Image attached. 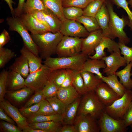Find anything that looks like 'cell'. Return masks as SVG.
Listing matches in <instances>:
<instances>
[{"instance_id": "9a60e30c", "label": "cell", "mask_w": 132, "mask_h": 132, "mask_svg": "<svg viewBox=\"0 0 132 132\" xmlns=\"http://www.w3.org/2000/svg\"><path fill=\"white\" fill-rule=\"evenodd\" d=\"M105 49H107V51L110 53L113 52L120 53L118 43L109 38L104 37L96 48L95 54L92 56H89V58L92 59H102L106 56V53L104 51Z\"/></svg>"}, {"instance_id": "83f0119b", "label": "cell", "mask_w": 132, "mask_h": 132, "mask_svg": "<svg viewBox=\"0 0 132 132\" xmlns=\"http://www.w3.org/2000/svg\"><path fill=\"white\" fill-rule=\"evenodd\" d=\"M81 73L87 92L94 91L98 86L103 82L101 79L91 72L81 71Z\"/></svg>"}, {"instance_id": "681fc988", "label": "cell", "mask_w": 132, "mask_h": 132, "mask_svg": "<svg viewBox=\"0 0 132 132\" xmlns=\"http://www.w3.org/2000/svg\"><path fill=\"white\" fill-rule=\"evenodd\" d=\"M0 132H22V131L15 125L4 121L0 122Z\"/></svg>"}, {"instance_id": "f1b7e54d", "label": "cell", "mask_w": 132, "mask_h": 132, "mask_svg": "<svg viewBox=\"0 0 132 132\" xmlns=\"http://www.w3.org/2000/svg\"><path fill=\"white\" fill-rule=\"evenodd\" d=\"M43 12L49 26L50 32L53 33L59 32L62 22L49 9L46 8Z\"/></svg>"}, {"instance_id": "484cf974", "label": "cell", "mask_w": 132, "mask_h": 132, "mask_svg": "<svg viewBox=\"0 0 132 132\" xmlns=\"http://www.w3.org/2000/svg\"><path fill=\"white\" fill-rule=\"evenodd\" d=\"M132 67V61L127 65L123 69L116 72L115 74L119 78L120 82L127 90L132 88V79L131 78Z\"/></svg>"}, {"instance_id": "d6986e66", "label": "cell", "mask_w": 132, "mask_h": 132, "mask_svg": "<svg viewBox=\"0 0 132 132\" xmlns=\"http://www.w3.org/2000/svg\"><path fill=\"white\" fill-rule=\"evenodd\" d=\"M95 18L102 31L104 37L111 39L109 27V15L105 1Z\"/></svg>"}, {"instance_id": "5b68a950", "label": "cell", "mask_w": 132, "mask_h": 132, "mask_svg": "<svg viewBox=\"0 0 132 132\" xmlns=\"http://www.w3.org/2000/svg\"><path fill=\"white\" fill-rule=\"evenodd\" d=\"M6 21L10 31L17 32L22 39L24 46L37 56L40 57L38 48L20 17H8Z\"/></svg>"}, {"instance_id": "e0dca14e", "label": "cell", "mask_w": 132, "mask_h": 132, "mask_svg": "<svg viewBox=\"0 0 132 132\" xmlns=\"http://www.w3.org/2000/svg\"><path fill=\"white\" fill-rule=\"evenodd\" d=\"M94 91L100 101L105 106L111 105L121 97L103 82L98 86Z\"/></svg>"}, {"instance_id": "8fae6325", "label": "cell", "mask_w": 132, "mask_h": 132, "mask_svg": "<svg viewBox=\"0 0 132 132\" xmlns=\"http://www.w3.org/2000/svg\"><path fill=\"white\" fill-rule=\"evenodd\" d=\"M73 125L77 132H99L100 129L95 118L89 114H80L76 117Z\"/></svg>"}, {"instance_id": "44dd1931", "label": "cell", "mask_w": 132, "mask_h": 132, "mask_svg": "<svg viewBox=\"0 0 132 132\" xmlns=\"http://www.w3.org/2000/svg\"><path fill=\"white\" fill-rule=\"evenodd\" d=\"M56 96L67 107L79 98V94L72 85L59 88Z\"/></svg>"}, {"instance_id": "ee69618b", "label": "cell", "mask_w": 132, "mask_h": 132, "mask_svg": "<svg viewBox=\"0 0 132 132\" xmlns=\"http://www.w3.org/2000/svg\"><path fill=\"white\" fill-rule=\"evenodd\" d=\"M8 73L7 69H4L0 74V101L4 99L7 92L6 86Z\"/></svg>"}, {"instance_id": "8992f818", "label": "cell", "mask_w": 132, "mask_h": 132, "mask_svg": "<svg viewBox=\"0 0 132 132\" xmlns=\"http://www.w3.org/2000/svg\"><path fill=\"white\" fill-rule=\"evenodd\" d=\"M132 91L127 89L124 94L111 105L105 106L104 109L108 114L116 119H122L132 104Z\"/></svg>"}, {"instance_id": "7a4b0ae2", "label": "cell", "mask_w": 132, "mask_h": 132, "mask_svg": "<svg viewBox=\"0 0 132 132\" xmlns=\"http://www.w3.org/2000/svg\"><path fill=\"white\" fill-rule=\"evenodd\" d=\"M88 55L81 53L76 55L67 57L54 58L50 57L43 62L52 70L61 69H70L81 71Z\"/></svg>"}, {"instance_id": "ac0fdd59", "label": "cell", "mask_w": 132, "mask_h": 132, "mask_svg": "<svg viewBox=\"0 0 132 132\" xmlns=\"http://www.w3.org/2000/svg\"><path fill=\"white\" fill-rule=\"evenodd\" d=\"M20 17L31 34H42L50 32L49 29L30 14L23 13Z\"/></svg>"}, {"instance_id": "b9f144b4", "label": "cell", "mask_w": 132, "mask_h": 132, "mask_svg": "<svg viewBox=\"0 0 132 132\" xmlns=\"http://www.w3.org/2000/svg\"><path fill=\"white\" fill-rule=\"evenodd\" d=\"M55 114L57 113L54 111L48 101L45 99L41 102L39 109L34 115H47Z\"/></svg>"}, {"instance_id": "be15d7a7", "label": "cell", "mask_w": 132, "mask_h": 132, "mask_svg": "<svg viewBox=\"0 0 132 132\" xmlns=\"http://www.w3.org/2000/svg\"><path fill=\"white\" fill-rule=\"evenodd\" d=\"M130 126H131L132 130V124L130 125Z\"/></svg>"}, {"instance_id": "ab89813d", "label": "cell", "mask_w": 132, "mask_h": 132, "mask_svg": "<svg viewBox=\"0 0 132 132\" xmlns=\"http://www.w3.org/2000/svg\"><path fill=\"white\" fill-rule=\"evenodd\" d=\"M15 55V52L10 49L3 47L0 48V68L4 67Z\"/></svg>"}, {"instance_id": "ffe728a7", "label": "cell", "mask_w": 132, "mask_h": 132, "mask_svg": "<svg viewBox=\"0 0 132 132\" xmlns=\"http://www.w3.org/2000/svg\"><path fill=\"white\" fill-rule=\"evenodd\" d=\"M25 87V79L19 73L9 70L7 79V91L18 90Z\"/></svg>"}, {"instance_id": "7c38bea8", "label": "cell", "mask_w": 132, "mask_h": 132, "mask_svg": "<svg viewBox=\"0 0 132 132\" xmlns=\"http://www.w3.org/2000/svg\"><path fill=\"white\" fill-rule=\"evenodd\" d=\"M102 59L104 61L106 65L103 73L107 76L115 74L120 68L127 65L124 57L119 52H113L109 55L106 56Z\"/></svg>"}, {"instance_id": "680465c9", "label": "cell", "mask_w": 132, "mask_h": 132, "mask_svg": "<svg viewBox=\"0 0 132 132\" xmlns=\"http://www.w3.org/2000/svg\"><path fill=\"white\" fill-rule=\"evenodd\" d=\"M22 132H46L45 131L32 128L29 125L22 130Z\"/></svg>"}, {"instance_id": "f546056e", "label": "cell", "mask_w": 132, "mask_h": 132, "mask_svg": "<svg viewBox=\"0 0 132 132\" xmlns=\"http://www.w3.org/2000/svg\"><path fill=\"white\" fill-rule=\"evenodd\" d=\"M45 7L52 11L62 22L65 21L62 0H41Z\"/></svg>"}, {"instance_id": "11a10c76", "label": "cell", "mask_w": 132, "mask_h": 132, "mask_svg": "<svg viewBox=\"0 0 132 132\" xmlns=\"http://www.w3.org/2000/svg\"><path fill=\"white\" fill-rule=\"evenodd\" d=\"M25 0H19L18 6L14 10V16L15 17H20L23 12Z\"/></svg>"}, {"instance_id": "2e32d148", "label": "cell", "mask_w": 132, "mask_h": 132, "mask_svg": "<svg viewBox=\"0 0 132 132\" xmlns=\"http://www.w3.org/2000/svg\"><path fill=\"white\" fill-rule=\"evenodd\" d=\"M34 92L30 88L25 87L18 90L7 91L4 97L16 107L22 105Z\"/></svg>"}, {"instance_id": "4316f807", "label": "cell", "mask_w": 132, "mask_h": 132, "mask_svg": "<svg viewBox=\"0 0 132 132\" xmlns=\"http://www.w3.org/2000/svg\"><path fill=\"white\" fill-rule=\"evenodd\" d=\"M117 77L115 74L106 76H103L101 79L121 97L124 94L127 89L119 81Z\"/></svg>"}, {"instance_id": "7402d4cb", "label": "cell", "mask_w": 132, "mask_h": 132, "mask_svg": "<svg viewBox=\"0 0 132 132\" xmlns=\"http://www.w3.org/2000/svg\"><path fill=\"white\" fill-rule=\"evenodd\" d=\"M106 66L104 61L102 59H92L88 58L85 62L81 71L95 74L99 78L101 79L103 76L100 69L105 68Z\"/></svg>"}, {"instance_id": "91938a15", "label": "cell", "mask_w": 132, "mask_h": 132, "mask_svg": "<svg viewBox=\"0 0 132 132\" xmlns=\"http://www.w3.org/2000/svg\"><path fill=\"white\" fill-rule=\"evenodd\" d=\"M6 2L9 7L12 16H14V10L13 8L12 4H15V3L12 0H4Z\"/></svg>"}, {"instance_id": "bcb514c9", "label": "cell", "mask_w": 132, "mask_h": 132, "mask_svg": "<svg viewBox=\"0 0 132 132\" xmlns=\"http://www.w3.org/2000/svg\"><path fill=\"white\" fill-rule=\"evenodd\" d=\"M45 99L42 90L35 92L34 94L26 102L23 107H27L31 106L40 102Z\"/></svg>"}, {"instance_id": "60d3db41", "label": "cell", "mask_w": 132, "mask_h": 132, "mask_svg": "<svg viewBox=\"0 0 132 132\" xmlns=\"http://www.w3.org/2000/svg\"><path fill=\"white\" fill-rule=\"evenodd\" d=\"M59 88L52 81L50 80L42 90L46 99L56 96Z\"/></svg>"}, {"instance_id": "ba28073f", "label": "cell", "mask_w": 132, "mask_h": 132, "mask_svg": "<svg viewBox=\"0 0 132 132\" xmlns=\"http://www.w3.org/2000/svg\"><path fill=\"white\" fill-rule=\"evenodd\" d=\"M52 70L43 64L36 71L29 73L25 79V85L34 92L42 89L47 83L50 80Z\"/></svg>"}, {"instance_id": "4dcf8cb0", "label": "cell", "mask_w": 132, "mask_h": 132, "mask_svg": "<svg viewBox=\"0 0 132 132\" xmlns=\"http://www.w3.org/2000/svg\"><path fill=\"white\" fill-rule=\"evenodd\" d=\"M29 126L32 128L46 132H59L61 127L60 122L53 121L29 123Z\"/></svg>"}, {"instance_id": "603a6c76", "label": "cell", "mask_w": 132, "mask_h": 132, "mask_svg": "<svg viewBox=\"0 0 132 132\" xmlns=\"http://www.w3.org/2000/svg\"><path fill=\"white\" fill-rule=\"evenodd\" d=\"M9 70L13 71L20 74L25 79L30 73L29 65L26 57L21 54L16 58L13 63L9 67Z\"/></svg>"}, {"instance_id": "1f68e13d", "label": "cell", "mask_w": 132, "mask_h": 132, "mask_svg": "<svg viewBox=\"0 0 132 132\" xmlns=\"http://www.w3.org/2000/svg\"><path fill=\"white\" fill-rule=\"evenodd\" d=\"M26 119L29 124L50 121L62 122L63 115L57 113L47 115H34Z\"/></svg>"}, {"instance_id": "f6af8a7d", "label": "cell", "mask_w": 132, "mask_h": 132, "mask_svg": "<svg viewBox=\"0 0 132 132\" xmlns=\"http://www.w3.org/2000/svg\"><path fill=\"white\" fill-rule=\"evenodd\" d=\"M40 103L28 107H22L18 109L19 110L21 114L27 119L36 113L39 109Z\"/></svg>"}, {"instance_id": "6f0895ef", "label": "cell", "mask_w": 132, "mask_h": 132, "mask_svg": "<svg viewBox=\"0 0 132 132\" xmlns=\"http://www.w3.org/2000/svg\"><path fill=\"white\" fill-rule=\"evenodd\" d=\"M59 132H77L75 126L73 125H65L61 127Z\"/></svg>"}, {"instance_id": "7bdbcfd3", "label": "cell", "mask_w": 132, "mask_h": 132, "mask_svg": "<svg viewBox=\"0 0 132 132\" xmlns=\"http://www.w3.org/2000/svg\"><path fill=\"white\" fill-rule=\"evenodd\" d=\"M92 0H62L63 7H75L84 9Z\"/></svg>"}, {"instance_id": "6da1fadb", "label": "cell", "mask_w": 132, "mask_h": 132, "mask_svg": "<svg viewBox=\"0 0 132 132\" xmlns=\"http://www.w3.org/2000/svg\"><path fill=\"white\" fill-rule=\"evenodd\" d=\"M31 35L38 48L40 57L44 60L56 54L57 46L63 36L60 32L55 33L48 32Z\"/></svg>"}, {"instance_id": "9f6ffc18", "label": "cell", "mask_w": 132, "mask_h": 132, "mask_svg": "<svg viewBox=\"0 0 132 132\" xmlns=\"http://www.w3.org/2000/svg\"><path fill=\"white\" fill-rule=\"evenodd\" d=\"M0 119L14 125L16 124L15 122L8 116L5 110L1 108H0Z\"/></svg>"}, {"instance_id": "816d5d0a", "label": "cell", "mask_w": 132, "mask_h": 132, "mask_svg": "<svg viewBox=\"0 0 132 132\" xmlns=\"http://www.w3.org/2000/svg\"><path fill=\"white\" fill-rule=\"evenodd\" d=\"M73 79L72 69H67V72L66 77L60 87L66 88L72 85Z\"/></svg>"}, {"instance_id": "4fadbf2b", "label": "cell", "mask_w": 132, "mask_h": 132, "mask_svg": "<svg viewBox=\"0 0 132 132\" xmlns=\"http://www.w3.org/2000/svg\"><path fill=\"white\" fill-rule=\"evenodd\" d=\"M0 107L15 122L17 126L22 131L29 125L26 119L21 114L19 109L7 99H4L0 101Z\"/></svg>"}, {"instance_id": "e7e4bbea", "label": "cell", "mask_w": 132, "mask_h": 132, "mask_svg": "<svg viewBox=\"0 0 132 132\" xmlns=\"http://www.w3.org/2000/svg\"><path fill=\"white\" fill-rule=\"evenodd\" d=\"M131 73L132 75V71H131Z\"/></svg>"}, {"instance_id": "e575fe53", "label": "cell", "mask_w": 132, "mask_h": 132, "mask_svg": "<svg viewBox=\"0 0 132 132\" xmlns=\"http://www.w3.org/2000/svg\"><path fill=\"white\" fill-rule=\"evenodd\" d=\"M104 2L99 0L92 1L83 10V15L95 17Z\"/></svg>"}, {"instance_id": "3957f363", "label": "cell", "mask_w": 132, "mask_h": 132, "mask_svg": "<svg viewBox=\"0 0 132 132\" xmlns=\"http://www.w3.org/2000/svg\"><path fill=\"white\" fill-rule=\"evenodd\" d=\"M106 3L110 16L109 27L111 39L113 40L117 37L119 42L126 45L129 43L130 39L123 29L126 25L129 24L128 18L127 19L120 18L114 12L111 4L107 1Z\"/></svg>"}, {"instance_id": "cb8c5ba5", "label": "cell", "mask_w": 132, "mask_h": 132, "mask_svg": "<svg viewBox=\"0 0 132 132\" xmlns=\"http://www.w3.org/2000/svg\"><path fill=\"white\" fill-rule=\"evenodd\" d=\"M21 54L27 58L29 65L30 73H33L40 69L43 65L42 59L37 56L24 46L20 50Z\"/></svg>"}, {"instance_id": "94428289", "label": "cell", "mask_w": 132, "mask_h": 132, "mask_svg": "<svg viewBox=\"0 0 132 132\" xmlns=\"http://www.w3.org/2000/svg\"><path fill=\"white\" fill-rule=\"evenodd\" d=\"M127 2L130 5L131 8H132V0H129L127 1Z\"/></svg>"}, {"instance_id": "5bb4252c", "label": "cell", "mask_w": 132, "mask_h": 132, "mask_svg": "<svg viewBox=\"0 0 132 132\" xmlns=\"http://www.w3.org/2000/svg\"><path fill=\"white\" fill-rule=\"evenodd\" d=\"M104 37L101 29L89 33L87 37L83 39L81 53L89 55L95 50Z\"/></svg>"}, {"instance_id": "f5cc1de1", "label": "cell", "mask_w": 132, "mask_h": 132, "mask_svg": "<svg viewBox=\"0 0 132 132\" xmlns=\"http://www.w3.org/2000/svg\"><path fill=\"white\" fill-rule=\"evenodd\" d=\"M122 119L126 127L132 124V104Z\"/></svg>"}, {"instance_id": "8d00e7d4", "label": "cell", "mask_w": 132, "mask_h": 132, "mask_svg": "<svg viewBox=\"0 0 132 132\" xmlns=\"http://www.w3.org/2000/svg\"><path fill=\"white\" fill-rule=\"evenodd\" d=\"M46 8L41 0H26L24 5L23 13L28 14L36 10L43 11Z\"/></svg>"}, {"instance_id": "c3c4849f", "label": "cell", "mask_w": 132, "mask_h": 132, "mask_svg": "<svg viewBox=\"0 0 132 132\" xmlns=\"http://www.w3.org/2000/svg\"><path fill=\"white\" fill-rule=\"evenodd\" d=\"M117 6L122 8L127 13L129 21V26L132 31V12L128 6V4L126 0H112Z\"/></svg>"}, {"instance_id": "277c9868", "label": "cell", "mask_w": 132, "mask_h": 132, "mask_svg": "<svg viewBox=\"0 0 132 132\" xmlns=\"http://www.w3.org/2000/svg\"><path fill=\"white\" fill-rule=\"evenodd\" d=\"M105 105L100 101L94 91L84 94L78 108V115L89 114L95 118L99 117Z\"/></svg>"}, {"instance_id": "836d02e7", "label": "cell", "mask_w": 132, "mask_h": 132, "mask_svg": "<svg viewBox=\"0 0 132 132\" xmlns=\"http://www.w3.org/2000/svg\"><path fill=\"white\" fill-rule=\"evenodd\" d=\"M76 21L83 24L89 33L101 29L94 17L82 15Z\"/></svg>"}, {"instance_id": "30bf717a", "label": "cell", "mask_w": 132, "mask_h": 132, "mask_svg": "<svg viewBox=\"0 0 132 132\" xmlns=\"http://www.w3.org/2000/svg\"><path fill=\"white\" fill-rule=\"evenodd\" d=\"M59 32L63 36L80 38L87 37L89 33L80 22L66 19L62 22Z\"/></svg>"}, {"instance_id": "6125c7cd", "label": "cell", "mask_w": 132, "mask_h": 132, "mask_svg": "<svg viewBox=\"0 0 132 132\" xmlns=\"http://www.w3.org/2000/svg\"><path fill=\"white\" fill-rule=\"evenodd\" d=\"M99 0L102 1H105V0Z\"/></svg>"}, {"instance_id": "9c48e42d", "label": "cell", "mask_w": 132, "mask_h": 132, "mask_svg": "<svg viewBox=\"0 0 132 132\" xmlns=\"http://www.w3.org/2000/svg\"><path fill=\"white\" fill-rule=\"evenodd\" d=\"M98 122L101 132H125L127 131L123 119H115L104 110L101 113Z\"/></svg>"}, {"instance_id": "db71d44e", "label": "cell", "mask_w": 132, "mask_h": 132, "mask_svg": "<svg viewBox=\"0 0 132 132\" xmlns=\"http://www.w3.org/2000/svg\"><path fill=\"white\" fill-rule=\"evenodd\" d=\"M10 38L8 32L4 29L0 35V48L3 46L10 40Z\"/></svg>"}, {"instance_id": "74e56055", "label": "cell", "mask_w": 132, "mask_h": 132, "mask_svg": "<svg viewBox=\"0 0 132 132\" xmlns=\"http://www.w3.org/2000/svg\"><path fill=\"white\" fill-rule=\"evenodd\" d=\"M67 69H61L52 70L50 80L52 81L58 88L60 87L66 77Z\"/></svg>"}, {"instance_id": "7dc6e473", "label": "cell", "mask_w": 132, "mask_h": 132, "mask_svg": "<svg viewBox=\"0 0 132 132\" xmlns=\"http://www.w3.org/2000/svg\"><path fill=\"white\" fill-rule=\"evenodd\" d=\"M118 43L120 53L124 56L127 65L128 64L132 61V47H128L126 45L119 42Z\"/></svg>"}, {"instance_id": "d4e9b609", "label": "cell", "mask_w": 132, "mask_h": 132, "mask_svg": "<svg viewBox=\"0 0 132 132\" xmlns=\"http://www.w3.org/2000/svg\"><path fill=\"white\" fill-rule=\"evenodd\" d=\"M81 99L78 98L66 107L62 122L65 125H72L76 116Z\"/></svg>"}, {"instance_id": "f907efd6", "label": "cell", "mask_w": 132, "mask_h": 132, "mask_svg": "<svg viewBox=\"0 0 132 132\" xmlns=\"http://www.w3.org/2000/svg\"><path fill=\"white\" fill-rule=\"evenodd\" d=\"M28 14L32 16L38 21L45 26L50 30L49 26L46 20L42 11L37 10H34L32 11Z\"/></svg>"}, {"instance_id": "d590c367", "label": "cell", "mask_w": 132, "mask_h": 132, "mask_svg": "<svg viewBox=\"0 0 132 132\" xmlns=\"http://www.w3.org/2000/svg\"><path fill=\"white\" fill-rule=\"evenodd\" d=\"M63 11L66 19L76 20L83 15L82 9L75 7H63Z\"/></svg>"}, {"instance_id": "d6a6232c", "label": "cell", "mask_w": 132, "mask_h": 132, "mask_svg": "<svg viewBox=\"0 0 132 132\" xmlns=\"http://www.w3.org/2000/svg\"><path fill=\"white\" fill-rule=\"evenodd\" d=\"M73 79L72 85L80 95H84L87 92L85 87L81 71L72 69Z\"/></svg>"}, {"instance_id": "52a82bcc", "label": "cell", "mask_w": 132, "mask_h": 132, "mask_svg": "<svg viewBox=\"0 0 132 132\" xmlns=\"http://www.w3.org/2000/svg\"><path fill=\"white\" fill-rule=\"evenodd\" d=\"M83 38L63 36L59 43L56 54L58 57L74 56L81 52Z\"/></svg>"}, {"instance_id": "03108f58", "label": "cell", "mask_w": 132, "mask_h": 132, "mask_svg": "<svg viewBox=\"0 0 132 132\" xmlns=\"http://www.w3.org/2000/svg\"></svg>"}, {"instance_id": "f35d334b", "label": "cell", "mask_w": 132, "mask_h": 132, "mask_svg": "<svg viewBox=\"0 0 132 132\" xmlns=\"http://www.w3.org/2000/svg\"><path fill=\"white\" fill-rule=\"evenodd\" d=\"M50 103L54 111L57 114L63 115L66 106L56 96L46 99Z\"/></svg>"}]
</instances>
